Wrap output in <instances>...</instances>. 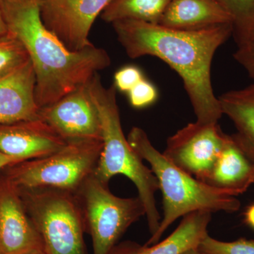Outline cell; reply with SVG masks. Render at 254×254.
Segmentation results:
<instances>
[{"mask_svg":"<svg viewBox=\"0 0 254 254\" xmlns=\"http://www.w3.org/2000/svg\"><path fill=\"white\" fill-rule=\"evenodd\" d=\"M231 23V16L215 0H171L159 24L198 31Z\"/></svg>","mask_w":254,"mask_h":254,"instance_id":"cell-16","label":"cell"},{"mask_svg":"<svg viewBox=\"0 0 254 254\" xmlns=\"http://www.w3.org/2000/svg\"><path fill=\"white\" fill-rule=\"evenodd\" d=\"M130 105L136 109H143L156 103L159 93L156 86L143 78L127 93Z\"/></svg>","mask_w":254,"mask_h":254,"instance_id":"cell-22","label":"cell"},{"mask_svg":"<svg viewBox=\"0 0 254 254\" xmlns=\"http://www.w3.org/2000/svg\"><path fill=\"white\" fill-rule=\"evenodd\" d=\"M198 250L205 254H254V240L240 238L224 242L208 235L201 241Z\"/></svg>","mask_w":254,"mask_h":254,"instance_id":"cell-21","label":"cell"},{"mask_svg":"<svg viewBox=\"0 0 254 254\" xmlns=\"http://www.w3.org/2000/svg\"><path fill=\"white\" fill-rule=\"evenodd\" d=\"M127 140L140 158L149 163L163 195L161 221L145 245L158 243L169 227L188 214L196 211L232 213L240 210L241 203L236 196L209 186L174 165L153 146L142 128L133 127Z\"/></svg>","mask_w":254,"mask_h":254,"instance_id":"cell-3","label":"cell"},{"mask_svg":"<svg viewBox=\"0 0 254 254\" xmlns=\"http://www.w3.org/2000/svg\"><path fill=\"white\" fill-rule=\"evenodd\" d=\"M45 252L39 234L23 204L17 187L0 171V254Z\"/></svg>","mask_w":254,"mask_h":254,"instance_id":"cell-11","label":"cell"},{"mask_svg":"<svg viewBox=\"0 0 254 254\" xmlns=\"http://www.w3.org/2000/svg\"><path fill=\"white\" fill-rule=\"evenodd\" d=\"M171 0H112L100 17L106 23L124 20L159 24Z\"/></svg>","mask_w":254,"mask_h":254,"instance_id":"cell-18","label":"cell"},{"mask_svg":"<svg viewBox=\"0 0 254 254\" xmlns=\"http://www.w3.org/2000/svg\"><path fill=\"white\" fill-rule=\"evenodd\" d=\"M85 232L91 235L93 254H108L127 230L145 215L139 197L114 195L108 184L93 175L74 193Z\"/></svg>","mask_w":254,"mask_h":254,"instance_id":"cell-7","label":"cell"},{"mask_svg":"<svg viewBox=\"0 0 254 254\" xmlns=\"http://www.w3.org/2000/svg\"><path fill=\"white\" fill-rule=\"evenodd\" d=\"M30 60L24 46L10 34L0 40V79L13 72Z\"/></svg>","mask_w":254,"mask_h":254,"instance_id":"cell-20","label":"cell"},{"mask_svg":"<svg viewBox=\"0 0 254 254\" xmlns=\"http://www.w3.org/2000/svg\"><path fill=\"white\" fill-rule=\"evenodd\" d=\"M204 183L237 196L254 184V158L235 133L226 134L220 155Z\"/></svg>","mask_w":254,"mask_h":254,"instance_id":"cell-13","label":"cell"},{"mask_svg":"<svg viewBox=\"0 0 254 254\" xmlns=\"http://www.w3.org/2000/svg\"><path fill=\"white\" fill-rule=\"evenodd\" d=\"M112 0H39L42 21L71 51L93 46L88 39L95 20Z\"/></svg>","mask_w":254,"mask_h":254,"instance_id":"cell-9","label":"cell"},{"mask_svg":"<svg viewBox=\"0 0 254 254\" xmlns=\"http://www.w3.org/2000/svg\"><path fill=\"white\" fill-rule=\"evenodd\" d=\"M9 35L7 25L5 21L4 14L1 9V2H0V40L4 39Z\"/></svg>","mask_w":254,"mask_h":254,"instance_id":"cell-25","label":"cell"},{"mask_svg":"<svg viewBox=\"0 0 254 254\" xmlns=\"http://www.w3.org/2000/svg\"><path fill=\"white\" fill-rule=\"evenodd\" d=\"M18 190L47 254H87L86 232L74 193L52 188Z\"/></svg>","mask_w":254,"mask_h":254,"instance_id":"cell-6","label":"cell"},{"mask_svg":"<svg viewBox=\"0 0 254 254\" xmlns=\"http://www.w3.org/2000/svg\"><path fill=\"white\" fill-rule=\"evenodd\" d=\"M231 16L237 46L249 39L254 32V0H215Z\"/></svg>","mask_w":254,"mask_h":254,"instance_id":"cell-19","label":"cell"},{"mask_svg":"<svg viewBox=\"0 0 254 254\" xmlns=\"http://www.w3.org/2000/svg\"><path fill=\"white\" fill-rule=\"evenodd\" d=\"M233 57L254 81V32L247 41L237 46Z\"/></svg>","mask_w":254,"mask_h":254,"instance_id":"cell-24","label":"cell"},{"mask_svg":"<svg viewBox=\"0 0 254 254\" xmlns=\"http://www.w3.org/2000/svg\"><path fill=\"white\" fill-rule=\"evenodd\" d=\"M226 134L218 123H190L168 138L163 154L179 168L204 182L220 155Z\"/></svg>","mask_w":254,"mask_h":254,"instance_id":"cell-8","label":"cell"},{"mask_svg":"<svg viewBox=\"0 0 254 254\" xmlns=\"http://www.w3.org/2000/svg\"><path fill=\"white\" fill-rule=\"evenodd\" d=\"M112 24L130 58L155 57L178 73L197 122L218 123L223 114L212 86L211 65L217 50L232 36L231 23L198 31L131 20Z\"/></svg>","mask_w":254,"mask_h":254,"instance_id":"cell-1","label":"cell"},{"mask_svg":"<svg viewBox=\"0 0 254 254\" xmlns=\"http://www.w3.org/2000/svg\"><path fill=\"white\" fill-rule=\"evenodd\" d=\"M18 163H20L19 160L8 156L0 152V171L9 165Z\"/></svg>","mask_w":254,"mask_h":254,"instance_id":"cell-26","label":"cell"},{"mask_svg":"<svg viewBox=\"0 0 254 254\" xmlns=\"http://www.w3.org/2000/svg\"><path fill=\"white\" fill-rule=\"evenodd\" d=\"M88 83L40 111V118L66 142L103 140L99 113Z\"/></svg>","mask_w":254,"mask_h":254,"instance_id":"cell-10","label":"cell"},{"mask_svg":"<svg viewBox=\"0 0 254 254\" xmlns=\"http://www.w3.org/2000/svg\"><path fill=\"white\" fill-rule=\"evenodd\" d=\"M35 254H47L45 252H38V253H36Z\"/></svg>","mask_w":254,"mask_h":254,"instance_id":"cell-30","label":"cell"},{"mask_svg":"<svg viewBox=\"0 0 254 254\" xmlns=\"http://www.w3.org/2000/svg\"><path fill=\"white\" fill-rule=\"evenodd\" d=\"M222 114L236 128L235 136L254 158V83L218 97Z\"/></svg>","mask_w":254,"mask_h":254,"instance_id":"cell-17","label":"cell"},{"mask_svg":"<svg viewBox=\"0 0 254 254\" xmlns=\"http://www.w3.org/2000/svg\"><path fill=\"white\" fill-rule=\"evenodd\" d=\"M26 0H0L1 3H6V4H16V3L23 2Z\"/></svg>","mask_w":254,"mask_h":254,"instance_id":"cell-28","label":"cell"},{"mask_svg":"<svg viewBox=\"0 0 254 254\" xmlns=\"http://www.w3.org/2000/svg\"><path fill=\"white\" fill-rule=\"evenodd\" d=\"M36 78L31 60L0 79V125L40 118Z\"/></svg>","mask_w":254,"mask_h":254,"instance_id":"cell-14","label":"cell"},{"mask_svg":"<svg viewBox=\"0 0 254 254\" xmlns=\"http://www.w3.org/2000/svg\"><path fill=\"white\" fill-rule=\"evenodd\" d=\"M182 254H205L203 253V252H200V251L198 250V248H193L191 249V250H190L187 251L186 252Z\"/></svg>","mask_w":254,"mask_h":254,"instance_id":"cell-29","label":"cell"},{"mask_svg":"<svg viewBox=\"0 0 254 254\" xmlns=\"http://www.w3.org/2000/svg\"><path fill=\"white\" fill-rule=\"evenodd\" d=\"M245 222L249 226L254 229V203L249 206L245 213Z\"/></svg>","mask_w":254,"mask_h":254,"instance_id":"cell-27","label":"cell"},{"mask_svg":"<svg viewBox=\"0 0 254 254\" xmlns=\"http://www.w3.org/2000/svg\"><path fill=\"white\" fill-rule=\"evenodd\" d=\"M1 6L10 34L24 46L33 64L35 95L41 109L86 84L111 64L106 50L94 45L68 50L42 21L39 0Z\"/></svg>","mask_w":254,"mask_h":254,"instance_id":"cell-2","label":"cell"},{"mask_svg":"<svg viewBox=\"0 0 254 254\" xmlns=\"http://www.w3.org/2000/svg\"><path fill=\"white\" fill-rule=\"evenodd\" d=\"M103 140L67 141L47 156L13 164L1 173L18 188H52L74 193L94 173Z\"/></svg>","mask_w":254,"mask_h":254,"instance_id":"cell-5","label":"cell"},{"mask_svg":"<svg viewBox=\"0 0 254 254\" xmlns=\"http://www.w3.org/2000/svg\"><path fill=\"white\" fill-rule=\"evenodd\" d=\"M66 143L41 118L0 125V152L20 162L52 154Z\"/></svg>","mask_w":254,"mask_h":254,"instance_id":"cell-12","label":"cell"},{"mask_svg":"<svg viewBox=\"0 0 254 254\" xmlns=\"http://www.w3.org/2000/svg\"><path fill=\"white\" fill-rule=\"evenodd\" d=\"M211 213L193 212L183 217L178 227L163 241L152 245H141L132 241L119 242L108 254H182L198 248L208 235Z\"/></svg>","mask_w":254,"mask_h":254,"instance_id":"cell-15","label":"cell"},{"mask_svg":"<svg viewBox=\"0 0 254 254\" xmlns=\"http://www.w3.org/2000/svg\"><path fill=\"white\" fill-rule=\"evenodd\" d=\"M88 86L99 113L103 144L93 175L108 185L116 175H124L133 182L144 205L145 216L150 236H153L162 219L155 200V193L159 190L158 180L124 134L115 86L113 84L105 88L98 73L91 78Z\"/></svg>","mask_w":254,"mask_h":254,"instance_id":"cell-4","label":"cell"},{"mask_svg":"<svg viewBox=\"0 0 254 254\" xmlns=\"http://www.w3.org/2000/svg\"><path fill=\"white\" fill-rule=\"evenodd\" d=\"M145 78L139 68L133 65L123 66L114 76V86L117 90L128 93L137 83Z\"/></svg>","mask_w":254,"mask_h":254,"instance_id":"cell-23","label":"cell"}]
</instances>
